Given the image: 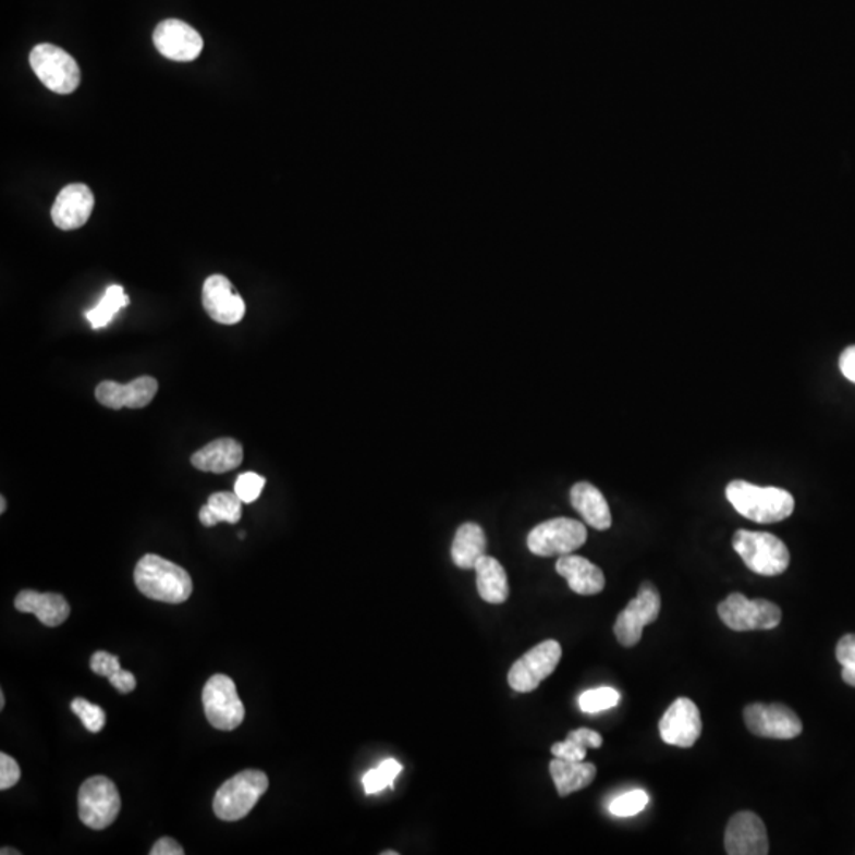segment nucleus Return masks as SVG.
<instances>
[{
  "mask_svg": "<svg viewBox=\"0 0 855 855\" xmlns=\"http://www.w3.org/2000/svg\"><path fill=\"white\" fill-rule=\"evenodd\" d=\"M725 497L736 512L756 523H778L794 512L795 501L786 490L757 487L745 480H734L725 488Z\"/></svg>",
  "mask_w": 855,
  "mask_h": 855,
  "instance_id": "1",
  "label": "nucleus"
},
{
  "mask_svg": "<svg viewBox=\"0 0 855 855\" xmlns=\"http://www.w3.org/2000/svg\"><path fill=\"white\" fill-rule=\"evenodd\" d=\"M135 585L143 596L159 602L183 603L192 595V578L180 565L159 554H145L135 567Z\"/></svg>",
  "mask_w": 855,
  "mask_h": 855,
  "instance_id": "2",
  "label": "nucleus"
},
{
  "mask_svg": "<svg viewBox=\"0 0 855 855\" xmlns=\"http://www.w3.org/2000/svg\"><path fill=\"white\" fill-rule=\"evenodd\" d=\"M732 546L746 567L764 577L784 574L791 563L786 543L770 533L738 529Z\"/></svg>",
  "mask_w": 855,
  "mask_h": 855,
  "instance_id": "3",
  "label": "nucleus"
},
{
  "mask_svg": "<svg viewBox=\"0 0 855 855\" xmlns=\"http://www.w3.org/2000/svg\"><path fill=\"white\" fill-rule=\"evenodd\" d=\"M268 786L270 781L264 771H241L216 792L212 809L221 821H240L253 811L261 795L268 791Z\"/></svg>",
  "mask_w": 855,
  "mask_h": 855,
  "instance_id": "4",
  "label": "nucleus"
},
{
  "mask_svg": "<svg viewBox=\"0 0 855 855\" xmlns=\"http://www.w3.org/2000/svg\"><path fill=\"white\" fill-rule=\"evenodd\" d=\"M718 615L729 630L736 633L771 631L780 626L783 618L777 603L767 599L749 600L740 593H732L719 603Z\"/></svg>",
  "mask_w": 855,
  "mask_h": 855,
  "instance_id": "5",
  "label": "nucleus"
},
{
  "mask_svg": "<svg viewBox=\"0 0 855 855\" xmlns=\"http://www.w3.org/2000/svg\"><path fill=\"white\" fill-rule=\"evenodd\" d=\"M586 539L588 530L583 523L561 516L547 520L530 530L528 548L536 557H564L585 546Z\"/></svg>",
  "mask_w": 855,
  "mask_h": 855,
  "instance_id": "6",
  "label": "nucleus"
},
{
  "mask_svg": "<svg viewBox=\"0 0 855 855\" xmlns=\"http://www.w3.org/2000/svg\"><path fill=\"white\" fill-rule=\"evenodd\" d=\"M120 811L121 795L110 778L93 777L80 787L78 815L89 829H107L117 821Z\"/></svg>",
  "mask_w": 855,
  "mask_h": 855,
  "instance_id": "7",
  "label": "nucleus"
},
{
  "mask_svg": "<svg viewBox=\"0 0 855 855\" xmlns=\"http://www.w3.org/2000/svg\"><path fill=\"white\" fill-rule=\"evenodd\" d=\"M29 62L35 75L52 93H73L82 80V72L75 59L54 45H37L30 52Z\"/></svg>",
  "mask_w": 855,
  "mask_h": 855,
  "instance_id": "8",
  "label": "nucleus"
},
{
  "mask_svg": "<svg viewBox=\"0 0 855 855\" xmlns=\"http://www.w3.org/2000/svg\"><path fill=\"white\" fill-rule=\"evenodd\" d=\"M201 700H204L206 719L219 731H235L244 721L246 710L240 699L236 684L230 676L222 673L211 676L205 684Z\"/></svg>",
  "mask_w": 855,
  "mask_h": 855,
  "instance_id": "9",
  "label": "nucleus"
},
{
  "mask_svg": "<svg viewBox=\"0 0 855 855\" xmlns=\"http://www.w3.org/2000/svg\"><path fill=\"white\" fill-rule=\"evenodd\" d=\"M661 613V596L658 588L650 582H644L638 588L635 599L627 603L626 609L616 618V640L623 647L633 648L642 640L645 626L655 623Z\"/></svg>",
  "mask_w": 855,
  "mask_h": 855,
  "instance_id": "10",
  "label": "nucleus"
},
{
  "mask_svg": "<svg viewBox=\"0 0 855 855\" xmlns=\"http://www.w3.org/2000/svg\"><path fill=\"white\" fill-rule=\"evenodd\" d=\"M563 648L557 640H546L523 655L509 670V684L516 693H533L560 664Z\"/></svg>",
  "mask_w": 855,
  "mask_h": 855,
  "instance_id": "11",
  "label": "nucleus"
},
{
  "mask_svg": "<svg viewBox=\"0 0 855 855\" xmlns=\"http://www.w3.org/2000/svg\"><path fill=\"white\" fill-rule=\"evenodd\" d=\"M746 728L762 738L792 740L804 731L801 718L783 704H753L743 711Z\"/></svg>",
  "mask_w": 855,
  "mask_h": 855,
  "instance_id": "12",
  "label": "nucleus"
},
{
  "mask_svg": "<svg viewBox=\"0 0 855 855\" xmlns=\"http://www.w3.org/2000/svg\"><path fill=\"white\" fill-rule=\"evenodd\" d=\"M662 742L679 748H691L701 735L699 708L687 697H679L659 721Z\"/></svg>",
  "mask_w": 855,
  "mask_h": 855,
  "instance_id": "13",
  "label": "nucleus"
},
{
  "mask_svg": "<svg viewBox=\"0 0 855 855\" xmlns=\"http://www.w3.org/2000/svg\"><path fill=\"white\" fill-rule=\"evenodd\" d=\"M724 847L729 855L769 854L770 844L766 823L752 811L736 813L725 829Z\"/></svg>",
  "mask_w": 855,
  "mask_h": 855,
  "instance_id": "14",
  "label": "nucleus"
},
{
  "mask_svg": "<svg viewBox=\"0 0 855 855\" xmlns=\"http://www.w3.org/2000/svg\"><path fill=\"white\" fill-rule=\"evenodd\" d=\"M155 45L171 61L191 62L204 50V38L183 21L166 20L156 27Z\"/></svg>",
  "mask_w": 855,
  "mask_h": 855,
  "instance_id": "15",
  "label": "nucleus"
},
{
  "mask_svg": "<svg viewBox=\"0 0 855 855\" xmlns=\"http://www.w3.org/2000/svg\"><path fill=\"white\" fill-rule=\"evenodd\" d=\"M204 308L215 322L222 326H235L243 320L246 305L240 293L233 289L232 282L222 274L209 276L205 281Z\"/></svg>",
  "mask_w": 855,
  "mask_h": 855,
  "instance_id": "16",
  "label": "nucleus"
},
{
  "mask_svg": "<svg viewBox=\"0 0 855 855\" xmlns=\"http://www.w3.org/2000/svg\"><path fill=\"white\" fill-rule=\"evenodd\" d=\"M157 390L159 383L151 376H142L129 383L105 380L97 387L96 398L108 410H122V407L139 410L155 400Z\"/></svg>",
  "mask_w": 855,
  "mask_h": 855,
  "instance_id": "17",
  "label": "nucleus"
},
{
  "mask_svg": "<svg viewBox=\"0 0 855 855\" xmlns=\"http://www.w3.org/2000/svg\"><path fill=\"white\" fill-rule=\"evenodd\" d=\"M94 194L86 184H69L56 197L51 209L54 225L61 230H76L85 225L93 215Z\"/></svg>",
  "mask_w": 855,
  "mask_h": 855,
  "instance_id": "18",
  "label": "nucleus"
},
{
  "mask_svg": "<svg viewBox=\"0 0 855 855\" xmlns=\"http://www.w3.org/2000/svg\"><path fill=\"white\" fill-rule=\"evenodd\" d=\"M557 572L569 583V588L581 596H595L606 588V575L598 565L577 554H564L557 561Z\"/></svg>",
  "mask_w": 855,
  "mask_h": 855,
  "instance_id": "19",
  "label": "nucleus"
},
{
  "mask_svg": "<svg viewBox=\"0 0 855 855\" xmlns=\"http://www.w3.org/2000/svg\"><path fill=\"white\" fill-rule=\"evenodd\" d=\"M17 612L34 613L45 626H61L70 616V606L64 596L56 593H37L24 589L16 596Z\"/></svg>",
  "mask_w": 855,
  "mask_h": 855,
  "instance_id": "20",
  "label": "nucleus"
},
{
  "mask_svg": "<svg viewBox=\"0 0 855 855\" xmlns=\"http://www.w3.org/2000/svg\"><path fill=\"white\" fill-rule=\"evenodd\" d=\"M243 445L235 439L223 438L209 442L192 455V466L205 473L223 474L243 463Z\"/></svg>",
  "mask_w": 855,
  "mask_h": 855,
  "instance_id": "21",
  "label": "nucleus"
},
{
  "mask_svg": "<svg viewBox=\"0 0 855 855\" xmlns=\"http://www.w3.org/2000/svg\"><path fill=\"white\" fill-rule=\"evenodd\" d=\"M571 502L572 508L581 513L591 528L606 530L612 526V513L607 499L595 485L588 481L575 484L571 490Z\"/></svg>",
  "mask_w": 855,
  "mask_h": 855,
  "instance_id": "22",
  "label": "nucleus"
},
{
  "mask_svg": "<svg viewBox=\"0 0 855 855\" xmlns=\"http://www.w3.org/2000/svg\"><path fill=\"white\" fill-rule=\"evenodd\" d=\"M450 553H452V560L456 567L464 569V571L476 567L480 558L487 554L485 530L476 523H464L456 530Z\"/></svg>",
  "mask_w": 855,
  "mask_h": 855,
  "instance_id": "23",
  "label": "nucleus"
},
{
  "mask_svg": "<svg viewBox=\"0 0 855 855\" xmlns=\"http://www.w3.org/2000/svg\"><path fill=\"white\" fill-rule=\"evenodd\" d=\"M596 773H598V769L595 764L571 762V760L558 759V757L550 762L551 780H553L560 797H567L574 792L588 787L595 781Z\"/></svg>",
  "mask_w": 855,
  "mask_h": 855,
  "instance_id": "24",
  "label": "nucleus"
},
{
  "mask_svg": "<svg viewBox=\"0 0 855 855\" xmlns=\"http://www.w3.org/2000/svg\"><path fill=\"white\" fill-rule=\"evenodd\" d=\"M477 577V591L480 598L488 603H504L509 598L508 574L497 558L485 554L474 567Z\"/></svg>",
  "mask_w": 855,
  "mask_h": 855,
  "instance_id": "25",
  "label": "nucleus"
},
{
  "mask_svg": "<svg viewBox=\"0 0 855 855\" xmlns=\"http://www.w3.org/2000/svg\"><path fill=\"white\" fill-rule=\"evenodd\" d=\"M602 735L591 729H577L569 732L564 742L554 743L551 746V754L558 759L571 760V762H583L588 748L598 749L602 746Z\"/></svg>",
  "mask_w": 855,
  "mask_h": 855,
  "instance_id": "26",
  "label": "nucleus"
},
{
  "mask_svg": "<svg viewBox=\"0 0 855 855\" xmlns=\"http://www.w3.org/2000/svg\"><path fill=\"white\" fill-rule=\"evenodd\" d=\"M129 305V296L125 295L124 289L121 285H111L105 292L103 298L100 300L96 308L87 310L86 319L89 320L93 328H103L113 320L118 310Z\"/></svg>",
  "mask_w": 855,
  "mask_h": 855,
  "instance_id": "27",
  "label": "nucleus"
},
{
  "mask_svg": "<svg viewBox=\"0 0 855 855\" xmlns=\"http://www.w3.org/2000/svg\"><path fill=\"white\" fill-rule=\"evenodd\" d=\"M244 502L241 501L239 494L233 491H219V493L211 494L208 499V508L211 511L218 523L225 522L230 525H235L241 520V508Z\"/></svg>",
  "mask_w": 855,
  "mask_h": 855,
  "instance_id": "28",
  "label": "nucleus"
},
{
  "mask_svg": "<svg viewBox=\"0 0 855 855\" xmlns=\"http://www.w3.org/2000/svg\"><path fill=\"white\" fill-rule=\"evenodd\" d=\"M401 771H403V766L398 760H383L377 769L369 770L363 777V787H365L366 794H376V792L383 791L386 787L393 789L394 780H396Z\"/></svg>",
  "mask_w": 855,
  "mask_h": 855,
  "instance_id": "29",
  "label": "nucleus"
},
{
  "mask_svg": "<svg viewBox=\"0 0 855 855\" xmlns=\"http://www.w3.org/2000/svg\"><path fill=\"white\" fill-rule=\"evenodd\" d=\"M621 696L613 687H598L583 693L578 705L585 713H599V711L610 710L620 704Z\"/></svg>",
  "mask_w": 855,
  "mask_h": 855,
  "instance_id": "30",
  "label": "nucleus"
},
{
  "mask_svg": "<svg viewBox=\"0 0 855 855\" xmlns=\"http://www.w3.org/2000/svg\"><path fill=\"white\" fill-rule=\"evenodd\" d=\"M70 708H72V711L76 717L82 719L83 725H85L87 731L93 732V734H99L105 728L107 714H105V711L99 705L90 704V701L83 699V697H76V699L72 701V705H70Z\"/></svg>",
  "mask_w": 855,
  "mask_h": 855,
  "instance_id": "31",
  "label": "nucleus"
},
{
  "mask_svg": "<svg viewBox=\"0 0 855 855\" xmlns=\"http://www.w3.org/2000/svg\"><path fill=\"white\" fill-rule=\"evenodd\" d=\"M648 802H650V797H648L647 792L637 789V791H631L616 797L610 804L609 809L612 815L620 816V818H630V816L644 811Z\"/></svg>",
  "mask_w": 855,
  "mask_h": 855,
  "instance_id": "32",
  "label": "nucleus"
},
{
  "mask_svg": "<svg viewBox=\"0 0 855 855\" xmlns=\"http://www.w3.org/2000/svg\"><path fill=\"white\" fill-rule=\"evenodd\" d=\"M836 659L843 668V682L855 687V634L844 635L836 645Z\"/></svg>",
  "mask_w": 855,
  "mask_h": 855,
  "instance_id": "33",
  "label": "nucleus"
},
{
  "mask_svg": "<svg viewBox=\"0 0 855 855\" xmlns=\"http://www.w3.org/2000/svg\"><path fill=\"white\" fill-rule=\"evenodd\" d=\"M265 481H267L265 477L258 476L256 473L241 474L235 481V493L244 504H253L264 491Z\"/></svg>",
  "mask_w": 855,
  "mask_h": 855,
  "instance_id": "34",
  "label": "nucleus"
},
{
  "mask_svg": "<svg viewBox=\"0 0 855 855\" xmlns=\"http://www.w3.org/2000/svg\"><path fill=\"white\" fill-rule=\"evenodd\" d=\"M90 669L97 675L110 679L111 675H114L121 669L120 658L107 651L94 652L93 658H90Z\"/></svg>",
  "mask_w": 855,
  "mask_h": 855,
  "instance_id": "35",
  "label": "nucleus"
},
{
  "mask_svg": "<svg viewBox=\"0 0 855 855\" xmlns=\"http://www.w3.org/2000/svg\"><path fill=\"white\" fill-rule=\"evenodd\" d=\"M21 778V769L16 760L9 754H0V789L7 791L15 786Z\"/></svg>",
  "mask_w": 855,
  "mask_h": 855,
  "instance_id": "36",
  "label": "nucleus"
},
{
  "mask_svg": "<svg viewBox=\"0 0 855 855\" xmlns=\"http://www.w3.org/2000/svg\"><path fill=\"white\" fill-rule=\"evenodd\" d=\"M108 680L121 694H131L137 687V679H135L134 673L127 672V670L120 669Z\"/></svg>",
  "mask_w": 855,
  "mask_h": 855,
  "instance_id": "37",
  "label": "nucleus"
},
{
  "mask_svg": "<svg viewBox=\"0 0 855 855\" xmlns=\"http://www.w3.org/2000/svg\"><path fill=\"white\" fill-rule=\"evenodd\" d=\"M149 854H151V855H183L184 854V850H183V846H181L180 843H176V841H174L173 839H170V836H163V839H160L159 841H157L155 846H152L151 853H149Z\"/></svg>",
  "mask_w": 855,
  "mask_h": 855,
  "instance_id": "38",
  "label": "nucleus"
},
{
  "mask_svg": "<svg viewBox=\"0 0 855 855\" xmlns=\"http://www.w3.org/2000/svg\"><path fill=\"white\" fill-rule=\"evenodd\" d=\"M840 369L847 380L855 383V345H851L841 354Z\"/></svg>",
  "mask_w": 855,
  "mask_h": 855,
  "instance_id": "39",
  "label": "nucleus"
},
{
  "mask_svg": "<svg viewBox=\"0 0 855 855\" xmlns=\"http://www.w3.org/2000/svg\"><path fill=\"white\" fill-rule=\"evenodd\" d=\"M0 854H2V855H10V854L17 855V854H20V851H12V850H10V847H3V850L0 851Z\"/></svg>",
  "mask_w": 855,
  "mask_h": 855,
  "instance_id": "40",
  "label": "nucleus"
},
{
  "mask_svg": "<svg viewBox=\"0 0 855 855\" xmlns=\"http://www.w3.org/2000/svg\"><path fill=\"white\" fill-rule=\"evenodd\" d=\"M7 509V501L5 498H0V513H5Z\"/></svg>",
  "mask_w": 855,
  "mask_h": 855,
  "instance_id": "41",
  "label": "nucleus"
},
{
  "mask_svg": "<svg viewBox=\"0 0 855 855\" xmlns=\"http://www.w3.org/2000/svg\"><path fill=\"white\" fill-rule=\"evenodd\" d=\"M3 707H5V696H3V693H0V708L3 710Z\"/></svg>",
  "mask_w": 855,
  "mask_h": 855,
  "instance_id": "42",
  "label": "nucleus"
},
{
  "mask_svg": "<svg viewBox=\"0 0 855 855\" xmlns=\"http://www.w3.org/2000/svg\"><path fill=\"white\" fill-rule=\"evenodd\" d=\"M382 855H398V853H393V851H386Z\"/></svg>",
  "mask_w": 855,
  "mask_h": 855,
  "instance_id": "43",
  "label": "nucleus"
}]
</instances>
